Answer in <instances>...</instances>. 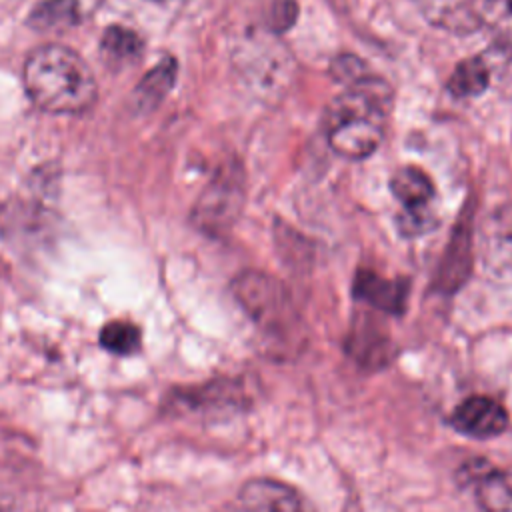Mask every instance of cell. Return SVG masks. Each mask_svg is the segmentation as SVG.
<instances>
[{
	"mask_svg": "<svg viewBox=\"0 0 512 512\" xmlns=\"http://www.w3.org/2000/svg\"><path fill=\"white\" fill-rule=\"evenodd\" d=\"M22 80L32 104L48 114H80L98 96L90 66L64 44L32 50L24 62Z\"/></svg>",
	"mask_w": 512,
	"mask_h": 512,
	"instance_id": "1",
	"label": "cell"
},
{
	"mask_svg": "<svg viewBox=\"0 0 512 512\" xmlns=\"http://www.w3.org/2000/svg\"><path fill=\"white\" fill-rule=\"evenodd\" d=\"M80 22V6L78 0H42L38 2L26 24L40 32H62Z\"/></svg>",
	"mask_w": 512,
	"mask_h": 512,
	"instance_id": "12",
	"label": "cell"
},
{
	"mask_svg": "<svg viewBox=\"0 0 512 512\" xmlns=\"http://www.w3.org/2000/svg\"><path fill=\"white\" fill-rule=\"evenodd\" d=\"M232 512H314V506L290 484L256 478L240 488Z\"/></svg>",
	"mask_w": 512,
	"mask_h": 512,
	"instance_id": "4",
	"label": "cell"
},
{
	"mask_svg": "<svg viewBox=\"0 0 512 512\" xmlns=\"http://www.w3.org/2000/svg\"><path fill=\"white\" fill-rule=\"evenodd\" d=\"M232 292L246 314L266 332L286 336L296 332L298 314L286 286L268 272L244 270L232 280Z\"/></svg>",
	"mask_w": 512,
	"mask_h": 512,
	"instance_id": "2",
	"label": "cell"
},
{
	"mask_svg": "<svg viewBox=\"0 0 512 512\" xmlns=\"http://www.w3.org/2000/svg\"><path fill=\"white\" fill-rule=\"evenodd\" d=\"M364 74H368V68H366V64H364L360 58H356L354 54H340V56L334 58L332 64H330V76H332L336 82L344 84V86L356 82V80L362 78Z\"/></svg>",
	"mask_w": 512,
	"mask_h": 512,
	"instance_id": "17",
	"label": "cell"
},
{
	"mask_svg": "<svg viewBox=\"0 0 512 512\" xmlns=\"http://www.w3.org/2000/svg\"><path fill=\"white\" fill-rule=\"evenodd\" d=\"M490 8H496V10H502L506 16L512 14V0H484Z\"/></svg>",
	"mask_w": 512,
	"mask_h": 512,
	"instance_id": "19",
	"label": "cell"
},
{
	"mask_svg": "<svg viewBox=\"0 0 512 512\" xmlns=\"http://www.w3.org/2000/svg\"><path fill=\"white\" fill-rule=\"evenodd\" d=\"M100 346L116 356H130L140 350L142 332L130 320H110L100 330Z\"/></svg>",
	"mask_w": 512,
	"mask_h": 512,
	"instance_id": "15",
	"label": "cell"
},
{
	"mask_svg": "<svg viewBox=\"0 0 512 512\" xmlns=\"http://www.w3.org/2000/svg\"><path fill=\"white\" fill-rule=\"evenodd\" d=\"M330 148L348 160H364L376 152L384 138V122L370 118H344L326 124Z\"/></svg>",
	"mask_w": 512,
	"mask_h": 512,
	"instance_id": "5",
	"label": "cell"
},
{
	"mask_svg": "<svg viewBox=\"0 0 512 512\" xmlns=\"http://www.w3.org/2000/svg\"><path fill=\"white\" fill-rule=\"evenodd\" d=\"M410 284L408 280H388L374 270L360 268L354 278L352 292L358 300L382 310L386 314H402L406 310Z\"/></svg>",
	"mask_w": 512,
	"mask_h": 512,
	"instance_id": "8",
	"label": "cell"
},
{
	"mask_svg": "<svg viewBox=\"0 0 512 512\" xmlns=\"http://www.w3.org/2000/svg\"><path fill=\"white\" fill-rule=\"evenodd\" d=\"M176 76L178 64L172 56H166L158 64H154L138 80L130 94V106L136 110V114H150L152 110H156L174 88Z\"/></svg>",
	"mask_w": 512,
	"mask_h": 512,
	"instance_id": "9",
	"label": "cell"
},
{
	"mask_svg": "<svg viewBox=\"0 0 512 512\" xmlns=\"http://www.w3.org/2000/svg\"><path fill=\"white\" fill-rule=\"evenodd\" d=\"M472 214H468V206L460 214L458 224L452 228L450 242L446 246V252L442 256V262L438 266L436 274V286L442 292H454L458 290L472 270Z\"/></svg>",
	"mask_w": 512,
	"mask_h": 512,
	"instance_id": "7",
	"label": "cell"
},
{
	"mask_svg": "<svg viewBox=\"0 0 512 512\" xmlns=\"http://www.w3.org/2000/svg\"><path fill=\"white\" fill-rule=\"evenodd\" d=\"M396 230L404 238H418L424 234H430L438 228L440 216L432 208V204L426 206H414V208H402L394 218Z\"/></svg>",
	"mask_w": 512,
	"mask_h": 512,
	"instance_id": "16",
	"label": "cell"
},
{
	"mask_svg": "<svg viewBox=\"0 0 512 512\" xmlns=\"http://www.w3.org/2000/svg\"><path fill=\"white\" fill-rule=\"evenodd\" d=\"M144 50V40L130 28L112 24L104 30L100 38L102 62L112 70H122L140 60Z\"/></svg>",
	"mask_w": 512,
	"mask_h": 512,
	"instance_id": "10",
	"label": "cell"
},
{
	"mask_svg": "<svg viewBox=\"0 0 512 512\" xmlns=\"http://www.w3.org/2000/svg\"><path fill=\"white\" fill-rule=\"evenodd\" d=\"M390 192L402 208L432 204L436 188L432 178L418 166H402L390 176Z\"/></svg>",
	"mask_w": 512,
	"mask_h": 512,
	"instance_id": "11",
	"label": "cell"
},
{
	"mask_svg": "<svg viewBox=\"0 0 512 512\" xmlns=\"http://www.w3.org/2000/svg\"><path fill=\"white\" fill-rule=\"evenodd\" d=\"M474 480L476 498L486 512H512V474L486 468Z\"/></svg>",
	"mask_w": 512,
	"mask_h": 512,
	"instance_id": "14",
	"label": "cell"
},
{
	"mask_svg": "<svg viewBox=\"0 0 512 512\" xmlns=\"http://www.w3.org/2000/svg\"><path fill=\"white\" fill-rule=\"evenodd\" d=\"M298 18V4L296 0H274L270 8V30L272 32H286L294 26Z\"/></svg>",
	"mask_w": 512,
	"mask_h": 512,
	"instance_id": "18",
	"label": "cell"
},
{
	"mask_svg": "<svg viewBox=\"0 0 512 512\" xmlns=\"http://www.w3.org/2000/svg\"><path fill=\"white\" fill-rule=\"evenodd\" d=\"M490 84V68L482 56H470L456 64L448 78V92L456 98H474L486 92Z\"/></svg>",
	"mask_w": 512,
	"mask_h": 512,
	"instance_id": "13",
	"label": "cell"
},
{
	"mask_svg": "<svg viewBox=\"0 0 512 512\" xmlns=\"http://www.w3.org/2000/svg\"><path fill=\"white\" fill-rule=\"evenodd\" d=\"M450 424L464 436L492 438L506 430L508 412L490 396H470L452 410Z\"/></svg>",
	"mask_w": 512,
	"mask_h": 512,
	"instance_id": "6",
	"label": "cell"
},
{
	"mask_svg": "<svg viewBox=\"0 0 512 512\" xmlns=\"http://www.w3.org/2000/svg\"><path fill=\"white\" fill-rule=\"evenodd\" d=\"M244 200V170L236 162H226L220 168H216L214 176L200 192L190 212V220L200 232L208 236H220L236 224L238 216L242 214Z\"/></svg>",
	"mask_w": 512,
	"mask_h": 512,
	"instance_id": "3",
	"label": "cell"
}]
</instances>
